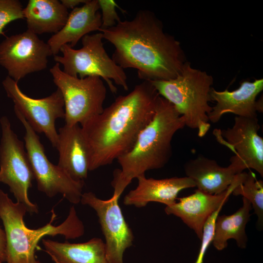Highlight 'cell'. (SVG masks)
<instances>
[{
    "mask_svg": "<svg viewBox=\"0 0 263 263\" xmlns=\"http://www.w3.org/2000/svg\"><path fill=\"white\" fill-rule=\"evenodd\" d=\"M99 31L114 47L113 61L123 69L137 70L144 81L174 78L186 62L180 42L150 10H139L132 19Z\"/></svg>",
    "mask_w": 263,
    "mask_h": 263,
    "instance_id": "6da1fadb",
    "label": "cell"
},
{
    "mask_svg": "<svg viewBox=\"0 0 263 263\" xmlns=\"http://www.w3.org/2000/svg\"><path fill=\"white\" fill-rule=\"evenodd\" d=\"M160 96L150 81H143L81 126L89 150V171L112 164L132 148L153 118Z\"/></svg>",
    "mask_w": 263,
    "mask_h": 263,
    "instance_id": "7a4b0ae2",
    "label": "cell"
},
{
    "mask_svg": "<svg viewBox=\"0 0 263 263\" xmlns=\"http://www.w3.org/2000/svg\"><path fill=\"white\" fill-rule=\"evenodd\" d=\"M185 126L184 117L173 105L160 96L152 119L139 133L132 148L117 159L121 169L113 172L112 196L119 199L134 179L148 170L163 168L172 155L173 136Z\"/></svg>",
    "mask_w": 263,
    "mask_h": 263,
    "instance_id": "3957f363",
    "label": "cell"
},
{
    "mask_svg": "<svg viewBox=\"0 0 263 263\" xmlns=\"http://www.w3.org/2000/svg\"><path fill=\"white\" fill-rule=\"evenodd\" d=\"M50 222L37 229L28 228L24 222L25 206L14 202L7 193L0 188V218L6 238V263H42L35 255L39 242L46 236H63L65 239H75L83 236L85 227L75 207H70L66 219L59 225H52L56 217L52 211Z\"/></svg>",
    "mask_w": 263,
    "mask_h": 263,
    "instance_id": "277c9868",
    "label": "cell"
},
{
    "mask_svg": "<svg viewBox=\"0 0 263 263\" xmlns=\"http://www.w3.org/2000/svg\"><path fill=\"white\" fill-rule=\"evenodd\" d=\"M150 82L184 117L186 126L197 130L200 137L207 134L210 127L207 115L212 111L209 102L213 79L210 75L186 61L175 78Z\"/></svg>",
    "mask_w": 263,
    "mask_h": 263,
    "instance_id": "5b68a950",
    "label": "cell"
},
{
    "mask_svg": "<svg viewBox=\"0 0 263 263\" xmlns=\"http://www.w3.org/2000/svg\"><path fill=\"white\" fill-rule=\"evenodd\" d=\"M103 39L101 32L87 35L81 39V48L75 49L69 44H65L59 51L62 55H55L54 59L62 66V71L71 76L81 78L98 76L107 83L113 93L117 92V89L113 81L127 91V75L124 69L108 55Z\"/></svg>",
    "mask_w": 263,
    "mask_h": 263,
    "instance_id": "8992f818",
    "label": "cell"
},
{
    "mask_svg": "<svg viewBox=\"0 0 263 263\" xmlns=\"http://www.w3.org/2000/svg\"><path fill=\"white\" fill-rule=\"evenodd\" d=\"M50 72L63 98L66 125L81 126L102 112L107 90L101 78L71 76L65 73L57 63Z\"/></svg>",
    "mask_w": 263,
    "mask_h": 263,
    "instance_id": "52a82bcc",
    "label": "cell"
},
{
    "mask_svg": "<svg viewBox=\"0 0 263 263\" xmlns=\"http://www.w3.org/2000/svg\"><path fill=\"white\" fill-rule=\"evenodd\" d=\"M0 183L8 186L17 202L24 204L28 212L37 214L38 206L28 195L35 178L24 142L12 130L6 116L0 118Z\"/></svg>",
    "mask_w": 263,
    "mask_h": 263,
    "instance_id": "ba28073f",
    "label": "cell"
},
{
    "mask_svg": "<svg viewBox=\"0 0 263 263\" xmlns=\"http://www.w3.org/2000/svg\"><path fill=\"white\" fill-rule=\"evenodd\" d=\"M14 112L25 130V148L38 189L49 198L61 194L73 204L80 203L84 181H75L57 165L51 162L37 132L20 113Z\"/></svg>",
    "mask_w": 263,
    "mask_h": 263,
    "instance_id": "9c48e42d",
    "label": "cell"
},
{
    "mask_svg": "<svg viewBox=\"0 0 263 263\" xmlns=\"http://www.w3.org/2000/svg\"><path fill=\"white\" fill-rule=\"evenodd\" d=\"M18 83L9 76L2 82L7 97L14 104V111L22 115L36 132L44 133L52 147L56 148L58 132L56 121L65 117L64 102L60 91L57 88L47 97L35 99L23 93Z\"/></svg>",
    "mask_w": 263,
    "mask_h": 263,
    "instance_id": "30bf717a",
    "label": "cell"
},
{
    "mask_svg": "<svg viewBox=\"0 0 263 263\" xmlns=\"http://www.w3.org/2000/svg\"><path fill=\"white\" fill-rule=\"evenodd\" d=\"M52 55L47 43L28 30L6 37L0 43V65L17 82L29 74L45 70Z\"/></svg>",
    "mask_w": 263,
    "mask_h": 263,
    "instance_id": "8fae6325",
    "label": "cell"
},
{
    "mask_svg": "<svg viewBox=\"0 0 263 263\" xmlns=\"http://www.w3.org/2000/svg\"><path fill=\"white\" fill-rule=\"evenodd\" d=\"M260 128L258 118L236 116L232 127L213 132L217 141L233 152L230 164L239 173L253 169L263 177V139L258 134Z\"/></svg>",
    "mask_w": 263,
    "mask_h": 263,
    "instance_id": "7c38bea8",
    "label": "cell"
},
{
    "mask_svg": "<svg viewBox=\"0 0 263 263\" xmlns=\"http://www.w3.org/2000/svg\"><path fill=\"white\" fill-rule=\"evenodd\" d=\"M118 200L98 198L93 192L83 193L80 203L94 209L105 239L106 257L110 263H124L126 250L133 244L134 236L122 213Z\"/></svg>",
    "mask_w": 263,
    "mask_h": 263,
    "instance_id": "4fadbf2b",
    "label": "cell"
},
{
    "mask_svg": "<svg viewBox=\"0 0 263 263\" xmlns=\"http://www.w3.org/2000/svg\"><path fill=\"white\" fill-rule=\"evenodd\" d=\"M239 180L240 174H237L227 189L218 194H210L197 189L193 193L177 198L178 202L166 206L165 211L168 215L180 218L201 240L206 221L227 201Z\"/></svg>",
    "mask_w": 263,
    "mask_h": 263,
    "instance_id": "5bb4252c",
    "label": "cell"
},
{
    "mask_svg": "<svg viewBox=\"0 0 263 263\" xmlns=\"http://www.w3.org/2000/svg\"><path fill=\"white\" fill-rule=\"evenodd\" d=\"M263 90L262 78L253 82L244 81L238 89L233 91L227 89L218 91L212 88L211 99L216 103L207 115L209 121L216 123L227 113L239 117L257 118V112H263V99L257 101L256 97Z\"/></svg>",
    "mask_w": 263,
    "mask_h": 263,
    "instance_id": "9a60e30c",
    "label": "cell"
},
{
    "mask_svg": "<svg viewBox=\"0 0 263 263\" xmlns=\"http://www.w3.org/2000/svg\"><path fill=\"white\" fill-rule=\"evenodd\" d=\"M136 179L137 187L124 198L123 204L126 206L140 208L150 202H157L169 206L177 201L181 191L195 187L193 181L187 176L156 179L147 178L144 175Z\"/></svg>",
    "mask_w": 263,
    "mask_h": 263,
    "instance_id": "2e32d148",
    "label": "cell"
},
{
    "mask_svg": "<svg viewBox=\"0 0 263 263\" xmlns=\"http://www.w3.org/2000/svg\"><path fill=\"white\" fill-rule=\"evenodd\" d=\"M57 132V166L75 181H84L89 171L90 157L81 126L65 124Z\"/></svg>",
    "mask_w": 263,
    "mask_h": 263,
    "instance_id": "e0dca14e",
    "label": "cell"
},
{
    "mask_svg": "<svg viewBox=\"0 0 263 263\" xmlns=\"http://www.w3.org/2000/svg\"><path fill=\"white\" fill-rule=\"evenodd\" d=\"M102 26L101 15L98 0H88L69 13L64 26L47 41L53 55H57L65 44L74 47L78 41L90 33L99 31Z\"/></svg>",
    "mask_w": 263,
    "mask_h": 263,
    "instance_id": "ac0fdd59",
    "label": "cell"
},
{
    "mask_svg": "<svg viewBox=\"0 0 263 263\" xmlns=\"http://www.w3.org/2000/svg\"><path fill=\"white\" fill-rule=\"evenodd\" d=\"M184 170L186 176L193 181L198 189L210 194L226 190L239 174L231 164L223 167L215 160L202 155L186 162Z\"/></svg>",
    "mask_w": 263,
    "mask_h": 263,
    "instance_id": "d6986e66",
    "label": "cell"
},
{
    "mask_svg": "<svg viewBox=\"0 0 263 263\" xmlns=\"http://www.w3.org/2000/svg\"><path fill=\"white\" fill-rule=\"evenodd\" d=\"M44 251L58 263H110L103 240L97 237L81 243L42 239Z\"/></svg>",
    "mask_w": 263,
    "mask_h": 263,
    "instance_id": "ffe728a7",
    "label": "cell"
},
{
    "mask_svg": "<svg viewBox=\"0 0 263 263\" xmlns=\"http://www.w3.org/2000/svg\"><path fill=\"white\" fill-rule=\"evenodd\" d=\"M27 30L36 35L58 32L69 13L58 0H29L23 9Z\"/></svg>",
    "mask_w": 263,
    "mask_h": 263,
    "instance_id": "44dd1931",
    "label": "cell"
},
{
    "mask_svg": "<svg viewBox=\"0 0 263 263\" xmlns=\"http://www.w3.org/2000/svg\"><path fill=\"white\" fill-rule=\"evenodd\" d=\"M252 209L251 203L243 197V206L229 215H218L216 219L212 243L218 250H222L228 245V240L234 239L237 246L244 249L248 238L245 227L250 218Z\"/></svg>",
    "mask_w": 263,
    "mask_h": 263,
    "instance_id": "7402d4cb",
    "label": "cell"
},
{
    "mask_svg": "<svg viewBox=\"0 0 263 263\" xmlns=\"http://www.w3.org/2000/svg\"><path fill=\"white\" fill-rule=\"evenodd\" d=\"M232 194L241 195L251 204L256 215L257 225L262 229L263 225V182L257 180L254 172H242L240 174V180Z\"/></svg>",
    "mask_w": 263,
    "mask_h": 263,
    "instance_id": "603a6c76",
    "label": "cell"
},
{
    "mask_svg": "<svg viewBox=\"0 0 263 263\" xmlns=\"http://www.w3.org/2000/svg\"><path fill=\"white\" fill-rule=\"evenodd\" d=\"M23 9L19 0H0V36L4 35L3 29L8 23L24 19Z\"/></svg>",
    "mask_w": 263,
    "mask_h": 263,
    "instance_id": "cb8c5ba5",
    "label": "cell"
},
{
    "mask_svg": "<svg viewBox=\"0 0 263 263\" xmlns=\"http://www.w3.org/2000/svg\"><path fill=\"white\" fill-rule=\"evenodd\" d=\"M99 10L101 11V29H107L115 26L120 20L116 8L121 9L113 0H98ZM122 11H123L121 9Z\"/></svg>",
    "mask_w": 263,
    "mask_h": 263,
    "instance_id": "d4e9b609",
    "label": "cell"
},
{
    "mask_svg": "<svg viewBox=\"0 0 263 263\" xmlns=\"http://www.w3.org/2000/svg\"><path fill=\"white\" fill-rule=\"evenodd\" d=\"M222 207H219L209 217L204 225L203 235L201 240V246L198 255L194 263H203L205 254L212 241L216 219L222 209Z\"/></svg>",
    "mask_w": 263,
    "mask_h": 263,
    "instance_id": "484cf974",
    "label": "cell"
},
{
    "mask_svg": "<svg viewBox=\"0 0 263 263\" xmlns=\"http://www.w3.org/2000/svg\"><path fill=\"white\" fill-rule=\"evenodd\" d=\"M6 238L4 230L0 226V259L3 262L6 260Z\"/></svg>",
    "mask_w": 263,
    "mask_h": 263,
    "instance_id": "4316f807",
    "label": "cell"
},
{
    "mask_svg": "<svg viewBox=\"0 0 263 263\" xmlns=\"http://www.w3.org/2000/svg\"><path fill=\"white\" fill-rule=\"evenodd\" d=\"M88 0H61L62 5L67 9H74L81 4L85 3Z\"/></svg>",
    "mask_w": 263,
    "mask_h": 263,
    "instance_id": "83f0119b",
    "label": "cell"
},
{
    "mask_svg": "<svg viewBox=\"0 0 263 263\" xmlns=\"http://www.w3.org/2000/svg\"><path fill=\"white\" fill-rule=\"evenodd\" d=\"M0 263H2V262L1 261L0 259Z\"/></svg>",
    "mask_w": 263,
    "mask_h": 263,
    "instance_id": "f1b7e54d",
    "label": "cell"
},
{
    "mask_svg": "<svg viewBox=\"0 0 263 263\" xmlns=\"http://www.w3.org/2000/svg\"><path fill=\"white\" fill-rule=\"evenodd\" d=\"M54 263H57V262H55Z\"/></svg>",
    "mask_w": 263,
    "mask_h": 263,
    "instance_id": "f546056e",
    "label": "cell"
}]
</instances>
